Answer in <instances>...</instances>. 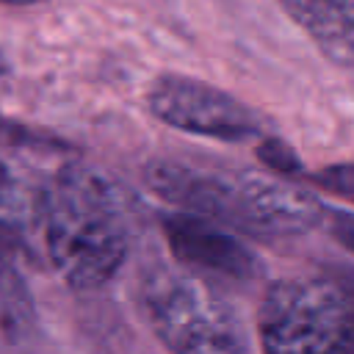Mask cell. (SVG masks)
Segmentation results:
<instances>
[{
    "instance_id": "6da1fadb",
    "label": "cell",
    "mask_w": 354,
    "mask_h": 354,
    "mask_svg": "<svg viewBox=\"0 0 354 354\" xmlns=\"http://www.w3.org/2000/svg\"><path fill=\"white\" fill-rule=\"evenodd\" d=\"M147 185L191 216L216 221L254 238H285L313 230L321 218L318 202L277 174L252 169L202 166L185 160H152Z\"/></svg>"
},
{
    "instance_id": "7a4b0ae2",
    "label": "cell",
    "mask_w": 354,
    "mask_h": 354,
    "mask_svg": "<svg viewBox=\"0 0 354 354\" xmlns=\"http://www.w3.org/2000/svg\"><path fill=\"white\" fill-rule=\"evenodd\" d=\"M53 268L72 288L105 285L130 252V221L116 185L66 163L44 185L36 218Z\"/></svg>"
},
{
    "instance_id": "3957f363",
    "label": "cell",
    "mask_w": 354,
    "mask_h": 354,
    "mask_svg": "<svg viewBox=\"0 0 354 354\" xmlns=\"http://www.w3.org/2000/svg\"><path fill=\"white\" fill-rule=\"evenodd\" d=\"M263 354H354V282L343 274L274 282L257 313Z\"/></svg>"
},
{
    "instance_id": "277c9868",
    "label": "cell",
    "mask_w": 354,
    "mask_h": 354,
    "mask_svg": "<svg viewBox=\"0 0 354 354\" xmlns=\"http://www.w3.org/2000/svg\"><path fill=\"white\" fill-rule=\"evenodd\" d=\"M141 315L171 354H243L246 340L232 307L185 266H155L138 285Z\"/></svg>"
},
{
    "instance_id": "5b68a950",
    "label": "cell",
    "mask_w": 354,
    "mask_h": 354,
    "mask_svg": "<svg viewBox=\"0 0 354 354\" xmlns=\"http://www.w3.org/2000/svg\"><path fill=\"white\" fill-rule=\"evenodd\" d=\"M147 105L160 122L185 133L221 141H243L260 136V119L252 108L196 77L160 75L147 94Z\"/></svg>"
},
{
    "instance_id": "8992f818",
    "label": "cell",
    "mask_w": 354,
    "mask_h": 354,
    "mask_svg": "<svg viewBox=\"0 0 354 354\" xmlns=\"http://www.w3.org/2000/svg\"><path fill=\"white\" fill-rule=\"evenodd\" d=\"M163 235L177 263L196 274H213L224 279H252L257 274V257L221 224L180 213L163 218Z\"/></svg>"
},
{
    "instance_id": "52a82bcc",
    "label": "cell",
    "mask_w": 354,
    "mask_h": 354,
    "mask_svg": "<svg viewBox=\"0 0 354 354\" xmlns=\"http://www.w3.org/2000/svg\"><path fill=\"white\" fill-rule=\"evenodd\" d=\"M335 64L354 66V0H277Z\"/></svg>"
},
{
    "instance_id": "ba28073f",
    "label": "cell",
    "mask_w": 354,
    "mask_h": 354,
    "mask_svg": "<svg viewBox=\"0 0 354 354\" xmlns=\"http://www.w3.org/2000/svg\"><path fill=\"white\" fill-rule=\"evenodd\" d=\"M36 335V304L17 268L0 257V354H22Z\"/></svg>"
},
{
    "instance_id": "9c48e42d",
    "label": "cell",
    "mask_w": 354,
    "mask_h": 354,
    "mask_svg": "<svg viewBox=\"0 0 354 354\" xmlns=\"http://www.w3.org/2000/svg\"><path fill=\"white\" fill-rule=\"evenodd\" d=\"M41 185H36L22 160L11 155V147L0 144V218L14 227L33 221L41 199Z\"/></svg>"
},
{
    "instance_id": "30bf717a",
    "label": "cell",
    "mask_w": 354,
    "mask_h": 354,
    "mask_svg": "<svg viewBox=\"0 0 354 354\" xmlns=\"http://www.w3.org/2000/svg\"><path fill=\"white\" fill-rule=\"evenodd\" d=\"M260 160L274 171V174H293L299 171V158L293 155V149L288 144H282L279 138H266L260 147Z\"/></svg>"
},
{
    "instance_id": "8fae6325",
    "label": "cell",
    "mask_w": 354,
    "mask_h": 354,
    "mask_svg": "<svg viewBox=\"0 0 354 354\" xmlns=\"http://www.w3.org/2000/svg\"><path fill=\"white\" fill-rule=\"evenodd\" d=\"M315 183L335 194V196H343L348 202H354V163H337V166H329L324 171L315 174Z\"/></svg>"
},
{
    "instance_id": "7c38bea8",
    "label": "cell",
    "mask_w": 354,
    "mask_h": 354,
    "mask_svg": "<svg viewBox=\"0 0 354 354\" xmlns=\"http://www.w3.org/2000/svg\"><path fill=\"white\" fill-rule=\"evenodd\" d=\"M25 249H28V241H25L22 230L0 218V257L17 260V257H19Z\"/></svg>"
},
{
    "instance_id": "4fadbf2b",
    "label": "cell",
    "mask_w": 354,
    "mask_h": 354,
    "mask_svg": "<svg viewBox=\"0 0 354 354\" xmlns=\"http://www.w3.org/2000/svg\"><path fill=\"white\" fill-rule=\"evenodd\" d=\"M332 232L348 252H354V216H335L332 218Z\"/></svg>"
},
{
    "instance_id": "5bb4252c",
    "label": "cell",
    "mask_w": 354,
    "mask_h": 354,
    "mask_svg": "<svg viewBox=\"0 0 354 354\" xmlns=\"http://www.w3.org/2000/svg\"><path fill=\"white\" fill-rule=\"evenodd\" d=\"M3 6H36V3H44V0H0Z\"/></svg>"
},
{
    "instance_id": "9a60e30c",
    "label": "cell",
    "mask_w": 354,
    "mask_h": 354,
    "mask_svg": "<svg viewBox=\"0 0 354 354\" xmlns=\"http://www.w3.org/2000/svg\"><path fill=\"white\" fill-rule=\"evenodd\" d=\"M3 75H6V58L0 55V77H3Z\"/></svg>"
}]
</instances>
